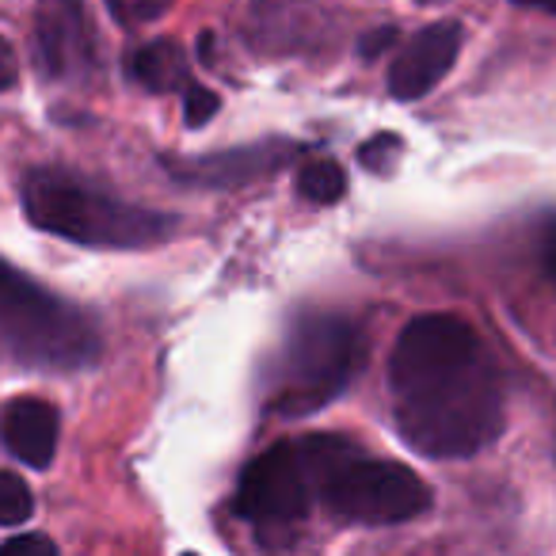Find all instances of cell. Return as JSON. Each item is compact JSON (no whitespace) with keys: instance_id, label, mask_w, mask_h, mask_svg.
<instances>
[{"instance_id":"1","label":"cell","mask_w":556,"mask_h":556,"mask_svg":"<svg viewBox=\"0 0 556 556\" xmlns=\"http://www.w3.org/2000/svg\"><path fill=\"white\" fill-rule=\"evenodd\" d=\"M401 439L424 457H472L503 431V378L484 340L450 313L408 320L389 358Z\"/></svg>"},{"instance_id":"2","label":"cell","mask_w":556,"mask_h":556,"mask_svg":"<svg viewBox=\"0 0 556 556\" xmlns=\"http://www.w3.org/2000/svg\"><path fill=\"white\" fill-rule=\"evenodd\" d=\"M24 217L85 248H149L176 232V217L134 206L65 168H31L20 184Z\"/></svg>"},{"instance_id":"3","label":"cell","mask_w":556,"mask_h":556,"mask_svg":"<svg viewBox=\"0 0 556 556\" xmlns=\"http://www.w3.org/2000/svg\"><path fill=\"white\" fill-rule=\"evenodd\" d=\"M302 454L317 495L343 522L396 526L431 507V488L416 469L370 457L343 434H309Z\"/></svg>"},{"instance_id":"4","label":"cell","mask_w":556,"mask_h":556,"mask_svg":"<svg viewBox=\"0 0 556 556\" xmlns=\"http://www.w3.org/2000/svg\"><path fill=\"white\" fill-rule=\"evenodd\" d=\"M0 332L12 363L27 370L70 374L85 370L100 358V325L80 305L50 294L24 270H4L0 298Z\"/></svg>"},{"instance_id":"5","label":"cell","mask_w":556,"mask_h":556,"mask_svg":"<svg viewBox=\"0 0 556 556\" xmlns=\"http://www.w3.org/2000/svg\"><path fill=\"white\" fill-rule=\"evenodd\" d=\"M366 363V336L355 320L313 313L294 325L278 363L270 408L278 416H309L332 404Z\"/></svg>"},{"instance_id":"6","label":"cell","mask_w":556,"mask_h":556,"mask_svg":"<svg viewBox=\"0 0 556 556\" xmlns=\"http://www.w3.org/2000/svg\"><path fill=\"white\" fill-rule=\"evenodd\" d=\"M313 495L317 488H313L302 442H275L244 465L232 510L255 526H290L309 515Z\"/></svg>"},{"instance_id":"7","label":"cell","mask_w":556,"mask_h":556,"mask_svg":"<svg viewBox=\"0 0 556 556\" xmlns=\"http://www.w3.org/2000/svg\"><path fill=\"white\" fill-rule=\"evenodd\" d=\"M462 39L465 31L454 20L424 27L396 54L393 70H389V96L401 103H412V100H424L427 92H434L442 85V77L454 70L457 54H462Z\"/></svg>"},{"instance_id":"8","label":"cell","mask_w":556,"mask_h":556,"mask_svg":"<svg viewBox=\"0 0 556 556\" xmlns=\"http://www.w3.org/2000/svg\"><path fill=\"white\" fill-rule=\"evenodd\" d=\"M35 62L47 77H73L92 62L85 0H39L35 20Z\"/></svg>"},{"instance_id":"9","label":"cell","mask_w":556,"mask_h":556,"mask_svg":"<svg viewBox=\"0 0 556 556\" xmlns=\"http://www.w3.org/2000/svg\"><path fill=\"white\" fill-rule=\"evenodd\" d=\"M294 153L282 141H267V146H252V149H229V153L217 156H194V161H168V172L184 184H199V187H240L252 184V179L278 172L287 164V156Z\"/></svg>"},{"instance_id":"10","label":"cell","mask_w":556,"mask_h":556,"mask_svg":"<svg viewBox=\"0 0 556 556\" xmlns=\"http://www.w3.org/2000/svg\"><path fill=\"white\" fill-rule=\"evenodd\" d=\"M58 431H62L58 408L42 396H12L4 408V446L31 469H50L58 454Z\"/></svg>"},{"instance_id":"11","label":"cell","mask_w":556,"mask_h":556,"mask_svg":"<svg viewBox=\"0 0 556 556\" xmlns=\"http://www.w3.org/2000/svg\"><path fill=\"white\" fill-rule=\"evenodd\" d=\"M130 77L138 80L141 88L149 92H176V88H187V58L176 42L168 39H156V42H146L141 50L130 54Z\"/></svg>"},{"instance_id":"12","label":"cell","mask_w":556,"mask_h":556,"mask_svg":"<svg viewBox=\"0 0 556 556\" xmlns=\"http://www.w3.org/2000/svg\"><path fill=\"white\" fill-rule=\"evenodd\" d=\"M298 191L302 199L317 202V206H332L348 194V172L336 161H309L298 172Z\"/></svg>"},{"instance_id":"13","label":"cell","mask_w":556,"mask_h":556,"mask_svg":"<svg viewBox=\"0 0 556 556\" xmlns=\"http://www.w3.org/2000/svg\"><path fill=\"white\" fill-rule=\"evenodd\" d=\"M35 510L31 488L20 472H0V526H24Z\"/></svg>"},{"instance_id":"14","label":"cell","mask_w":556,"mask_h":556,"mask_svg":"<svg viewBox=\"0 0 556 556\" xmlns=\"http://www.w3.org/2000/svg\"><path fill=\"white\" fill-rule=\"evenodd\" d=\"M217 108H222L217 92H210V88H202V85H187L184 88V123L191 126V130L206 126L210 118L217 115Z\"/></svg>"},{"instance_id":"15","label":"cell","mask_w":556,"mask_h":556,"mask_svg":"<svg viewBox=\"0 0 556 556\" xmlns=\"http://www.w3.org/2000/svg\"><path fill=\"white\" fill-rule=\"evenodd\" d=\"M172 0H108L111 16L118 20V24L134 27V24H149V20L164 16L168 12Z\"/></svg>"},{"instance_id":"16","label":"cell","mask_w":556,"mask_h":556,"mask_svg":"<svg viewBox=\"0 0 556 556\" xmlns=\"http://www.w3.org/2000/svg\"><path fill=\"white\" fill-rule=\"evenodd\" d=\"M401 153V138H393V134H378V138H370L363 149H358V161H363V168H374V172H389V156Z\"/></svg>"},{"instance_id":"17","label":"cell","mask_w":556,"mask_h":556,"mask_svg":"<svg viewBox=\"0 0 556 556\" xmlns=\"http://www.w3.org/2000/svg\"><path fill=\"white\" fill-rule=\"evenodd\" d=\"M0 556H58V545L42 533H20V538L4 541Z\"/></svg>"},{"instance_id":"18","label":"cell","mask_w":556,"mask_h":556,"mask_svg":"<svg viewBox=\"0 0 556 556\" xmlns=\"http://www.w3.org/2000/svg\"><path fill=\"white\" fill-rule=\"evenodd\" d=\"M396 39H401V31H396V27H378V31H370L363 42H358V54H363V58H378L381 50L393 47Z\"/></svg>"},{"instance_id":"19","label":"cell","mask_w":556,"mask_h":556,"mask_svg":"<svg viewBox=\"0 0 556 556\" xmlns=\"http://www.w3.org/2000/svg\"><path fill=\"white\" fill-rule=\"evenodd\" d=\"M541 263H545L548 278L556 282V217L545 225V232H541Z\"/></svg>"},{"instance_id":"20","label":"cell","mask_w":556,"mask_h":556,"mask_svg":"<svg viewBox=\"0 0 556 556\" xmlns=\"http://www.w3.org/2000/svg\"><path fill=\"white\" fill-rule=\"evenodd\" d=\"M515 4H522V9H541V12H553V16H556V0H515Z\"/></svg>"}]
</instances>
